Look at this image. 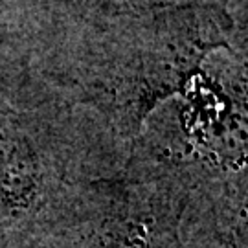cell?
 Segmentation results:
<instances>
[{
  "label": "cell",
  "instance_id": "obj_1",
  "mask_svg": "<svg viewBox=\"0 0 248 248\" xmlns=\"http://www.w3.org/2000/svg\"><path fill=\"white\" fill-rule=\"evenodd\" d=\"M177 96L166 143L138 164L182 184L248 169V20Z\"/></svg>",
  "mask_w": 248,
  "mask_h": 248
},
{
  "label": "cell",
  "instance_id": "obj_2",
  "mask_svg": "<svg viewBox=\"0 0 248 248\" xmlns=\"http://www.w3.org/2000/svg\"><path fill=\"white\" fill-rule=\"evenodd\" d=\"M182 201L177 178L127 164L118 175L81 180L41 248H187Z\"/></svg>",
  "mask_w": 248,
  "mask_h": 248
},
{
  "label": "cell",
  "instance_id": "obj_3",
  "mask_svg": "<svg viewBox=\"0 0 248 248\" xmlns=\"http://www.w3.org/2000/svg\"><path fill=\"white\" fill-rule=\"evenodd\" d=\"M182 187L180 235L187 248H248V169Z\"/></svg>",
  "mask_w": 248,
  "mask_h": 248
}]
</instances>
